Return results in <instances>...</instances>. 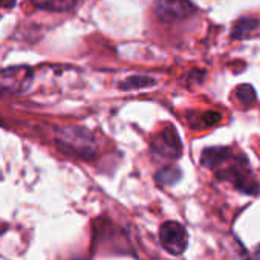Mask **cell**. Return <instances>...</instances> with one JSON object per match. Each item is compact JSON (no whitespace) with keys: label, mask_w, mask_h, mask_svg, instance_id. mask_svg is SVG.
I'll use <instances>...</instances> for the list:
<instances>
[{"label":"cell","mask_w":260,"mask_h":260,"mask_svg":"<svg viewBox=\"0 0 260 260\" xmlns=\"http://www.w3.org/2000/svg\"><path fill=\"white\" fill-rule=\"evenodd\" d=\"M55 141L58 147L77 158L92 159L98 152V141L87 128L80 125L57 127Z\"/></svg>","instance_id":"cell-1"},{"label":"cell","mask_w":260,"mask_h":260,"mask_svg":"<svg viewBox=\"0 0 260 260\" xmlns=\"http://www.w3.org/2000/svg\"><path fill=\"white\" fill-rule=\"evenodd\" d=\"M246 161L248 159H245L242 156L240 161H236L230 167L220 170L217 173V176L222 178V179H225V181H231L236 185V188H239L240 191L254 194V193H257L258 185L254 181V178L251 176V173L248 170V162Z\"/></svg>","instance_id":"cell-2"},{"label":"cell","mask_w":260,"mask_h":260,"mask_svg":"<svg viewBox=\"0 0 260 260\" xmlns=\"http://www.w3.org/2000/svg\"><path fill=\"white\" fill-rule=\"evenodd\" d=\"M194 7L190 0H156L155 14L164 23H173L190 17Z\"/></svg>","instance_id":"cell-3"},{"label":"cell","mask_w":260,"mask_h":260,"mask_svg":"<svg viewBox=\"0 0 260 260\" xmlns=\"http://www.w3.org/2000/svg\"><path fill=\"white\" fill-rule=\"evenodd\" d=\"M159 239L164 249L170 254L179 255L187 248V231L179 222H166L159 230Z\"/></svg>","instance_id":"cell-4"},{"label":"cell","mask_w":260,"mask_h":260,"mask_svg":"<svg viewBox=\"0 0 260 260\" xmlns=\"http://www.w3.org/2000/svg\"><path fill=\"white\" fill-rule=\"evenodd\" d=\"M153 152L166 159H176L182 153V144L173 127H166L152 141Z\"/></svg>","instance_id":"cell-5"},{"label":"cell","mask_w":260,"mask_h":260,"mask_svg":"<svg viewBox=\"0 0 260 260\" xmlns=\"http://www.w3.org/2000/svg\"><path fill=\"white\" fill-rule=\"evenodd\" d=\"M32 78V72L26 66H16L0 71V92H22Z\"/></svg>","instance_id":"cell-6"},{"label":"cell","mask_w":260,"mask_h":260,"mask_svg":"<svg viewBox=\"0 0 260 260\" xmlns=\"http://www.w3.org/2000/svg\"><path fill=\"white\" fill-rule=\"evenodd\" d=\"M231 158H233V152L230 149H226V147H210V149H205L202 152L201 162L204 167L217 169V167H222V164H225Z\"/></svg>","instance_id":"cell-7"},{"label":"cell","mask_w":260,"mask_h":260,"mask_svg":"<svg viewBox=\"0 0 260 260\" xmlns=\"http://www.w3.org/2000/svg\"><path fill=\"white\" fill-rule=\"evenodd\" d=\"M257 28H258V19H255V17H242L234 23V28L231 31V37L234 40H242V39L248 37Z\"/></svg>","instance_id":"cell-8"},{"label":"cell","mask_w":260,"mask_h":260,"mask_svg":"<svg viewBox=\"0 0 260 260\" xmlns=\"http://www.w3.org/2000/svg\"><path fill=\"white\" fill-rule=\"evenodd\" d=\"M32 4L37 8H42L46 11L63 13V11L72 10L77 4V0H32Z\"/></svg>","instance_id":"cell-9"},{"label":"cell","mask_w":260,"mask_h":260,"mask_svg":"<svg viewBox=\"0 0 260 260\" xmlns=\"http://www.w3.org/2000/svg\"><path fill=\"white\" fill-rule=\"evenodd\" d=\"M155 84V80L146 75H134L128 77L125 81L119 83V89L122 90H132V89H143V87H149Z\"/></svg>","instance_id":"cell-10"},{"label":"cell","mask_w":260,"mask_h":260,"mask_svg":"<svg viewBox=\"0 0 260 260\" xmlns=\"http://www.w3.org/2000/svg\"><path fill=\"white\" fill-rule=\"evenodd\" d=\"M181 176H182L181 170L178 167L170 166V167H166L156 173V181L161 182L162 185H173L181 179Z\"/></svg>","instance_id":"cell-11"},{"label":"cell","mask_w":260,"mask_h":260,"mask_svg":"<svg viewBox=\"0 0 260 260\" xmlns=\"http://www.w3.org/2000/svg\"><path fill=\"white\" fill-rule=\"evenodd\" d=\"M236 96L237 100L245 104V106H249L255 101V90L252 89V86L249 84H240L237 89H236Z\"/></svg>","instance_id":"cell-12"},{"label":"cell","mask_w":260,"mask_h":260,"mask_svg":"<svg viewBox=\"0 0 260 260\" xmlns=\"http://www.w3.org/2000/svg\"><path fill=\"white\" fill-rule=\"evenodd\" d=\"M201 118V125L202 127H213L216 124L220 122L222 119V115L216 110H208V112H204L202 115H199Z\"/></svg>","instance_id":"cell-13"},{"label":"cell","mask_w":260,"mask_h":260,"mask_svg":"<svg viewBox=\"0 0 260 260\" xmlns=\"http://www.w3.org/2000/svg\"><path fill=\"white\" fill-rule=\"evenodd\" d=\"M0 5L5 8H13L16 5V0H0Z\"/></svg>","instance_id":"cell-14"},{"label":"cell","mask_w":260,"mask_h":260,"mask_svg":"<svg viewBox=\"0 0 260 260\" xmlns=\"http://www.w3.org/2000/svg\"><path fill=\"white\" fill-rule=\"evenodd\" d=\"M254 255H255V258H257V260H260V245H257V246H255V249H254Z\"/></svg>","instance_id":"cell-15"},{"label":"cell","mask_w":260,"mask_h":260,"mask_svg":"<svg viewBox=\"0 0 260 260\" xmlns=\"http://www.w3.org/2000/svg\"><path fill=\"white\" fill-rule=\"evenodd\" d=\"M4 124V121H2V118H0V125H2Z\"/></svg>","instance_id":"cell-16"},{"label":"cell","mask_w":260,"mask_h":260,"mask_svg":"<svg viewBox=\"0 0 260 260\" xmlns=\"http://www.w3.org/2000/svg\"><path fill=\"white\" fill-rule=\"evenodd\" d=\"M74 260H84V258H74Z\"/></svg>","instance_id":"cell-17"}]
</instances>
